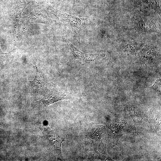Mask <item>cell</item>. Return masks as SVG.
Here are the masks:
<instances>
[{
	"label": "cell",
	"mask_w": 161,
	"mask_h": 161,
	"mask_svg": "<svg viewBox=\"0 0 161 161\" xmlns=\"http://www.w3.org/2000/svg\"><path fill=\"white\" fill-rule=\"evenodd\" d=\"M42 132L48 147L58 159L62 160L61 146L64 140L48 127H45Z\"/></svg>",
	"instance_id": "1"
},
{
	"label": "cell",
	"mask_w": 161,
	"mask_h": 161,
	"mask_svg": "<svg viewBox=\"0 0 161 161\" xmlns=\"http://www.w3.org/2000/svg\"><path fill=\"white\" fill-rule=\"evenodd\" d=\"M64 42L69 47L71 52L76 59L79 60V63L82 65H84L86 64L90 63L98 60L100 58L105 57L104 53L86 54L82 53L77 49L70 42L64 38L62 37Z\"/></svg>",
	"instance_id": "2"
},
{
	"label": "cell",
	"mask_w": 161,
	"mask_h": 161,
	"mask_svg": "<svg viewBox=\"0 0 161 161\" xmlns=\"http://www.w3.org/2000/svg\"><path fill=\"white\" fill-rule=\"evenodd\" d=\"M72 98V95L69 92L53 91L46 95L42 99L37 102V105L38 107L43 108L58 101L70 100Z\"/></svg>",
	"instance_id": "3"
},
{
	"label": "cell",
	"mask_w": 161,
	"mask_h": 161,
	"mask_svg": "<svg viewBox=\"0 0 161 161\" xmlns=\"http://www.w3.org/2000/svg\"><path fill=\"white\" fill-rule=\"evenodd\" d=\"M37 73L34 79L30 81V84L35 92L41 93L47 89L48 85V80L44 73L37 66Z\"/></svg>",
	"instance_id": "4"
},
{
	"label": "cell",
	"mask_w": 161,
	"mask_h": 161,
	"mask_svg": "<svg viewBox=\"0 0 161 161\" xmlns=\"http://www.w3.org/2000/svg\"><path fill=\"white\" fill-rule=\"evenodd\" d=\"M60 14L63 21L66 23L68 27L77 34L86 25L87 22L86 19L78 18L65 13H62Z\"/></svg>",
	"instance_id": "5"
},
{
	"label": "cell",
	"mask_w": 161,
	"mask_h": 161,
	"mask_svg": "<svg viewBox=\"0 0 161 161\" xmlns=\"http://www.w3.org/2000/svg\"><path fill=\"white\" fill-rule=\"evenodd\" d=\"M122 47L127 51L135 52L138 48V44L134 42L129 41H123L121 43Z\"/></svg>",
	"instance_id": "6"
},
{
	"label": "cell",
	"mask_w": 161,
	"mask_h": 161,
	"mask_svg": "<svg viewBox=\"0 0 161 161\" xmlns=\"http://www.w3.org/2000/svg\"><path fill=\"white\" fill-rule=\"evenodd\" d=\"M150 6L159 13H161L159 4L158 0H147Z\"/></svg>",
	"instance_id": "7"
},
{
	"label": "cell",
	"mask_w": 161,
	"mask_h": 161,
	"mask_svg": "<svg viewBox=\"0 0 161 161\" xmlns=\"http://www.w3.org/2000/svg\"><path fill=\"white\" fill-rule=\"evenodd\" d=\"M153 88L156 90L158 91L161 92V79L157 80L155 84L153 86Z\"/></svg>",
	"instance_id": "8"
}]
</instances>
